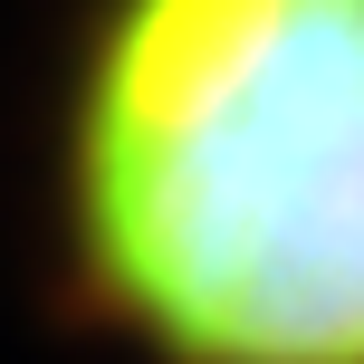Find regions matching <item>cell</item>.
<instances>
[{
	"label": "cell",
	"instance_id": "obj_1",
	"mask_svg": "<svg viewBox=\"0 0 364 364\" xmlns=\"http://www.w3.org/2000/svg\"><path fill=\"white\" fill-rule=\"evenodd\" d=\"M58 240L144 364H364V0H87Z\"/></svg>",
	"mask_w": 364,
	"mask_h": 364
}]
</instances>
